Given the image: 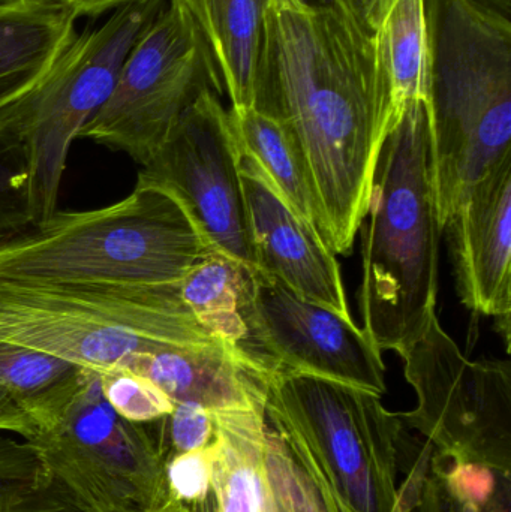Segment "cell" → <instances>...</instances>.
Returning a JSON list of instances; mask_svg holds the SVG:
<instances>
[{
  "label": "cell",
  "mask_w": 511,
  "mask_h": 512,
  "mask_svg": "<svg viewBox=\"0 0 511 512\" xmlns=\"http://www.w3.org/2000/svg\"><path fill=\"white\" fill-rule=\"evenodd\" d=\"M254 107L281 123L302 156L321 239L350 255L392 129L374 32L360 12L270 0Z\"/></svg>",
  "instance_id": "6da1fadb"
},
{
  "label": "cell",
  "mask_w": 511,
  "mask_h": 512,
  "mask_svg": "<svg viewBox=\"0 0 511 512\" xmlns=\"http://www.w3.org/2000/svg\"><path fill=\"white\" fill-rule=\"evenodd\" d=\"M362 330L401 357L437 316L440 221L431 165L428 104L405 110L387 132L359 227Z\"/></svg>",
  "instance_id": "7a4b0ae2"
},
{
  "label": "cell",
  "mask_w": 511,
  "mask_h": 512,
  "mask_svg": "<svg viewBox=\"0 0 511 512\" xmlns=\"http://www.w3.org/2000/svg\"><path fill=\"white\" fill-rule=\"evenodd\" d=\"M429 123L441 230L465 194L511 156V0H423Z\"/></svg>",
  "instance_id": "3957f363"
},
{
  "label": "cell",
  "mask_w": 511,
  "mask_h": 512,
  "mask_svg": "<svg viewBox=\"0 0 511 512\" xmlns=\"http://www.w3.org/2000/svg\"><path fill=\"white\" fill-rule=\"evenodd\" d=\"M266 418L327 512L416 508L426 477L407 465L426 445L410 456L416 442L378 394L305 373H273Z\"/></svg>",
  "instance_id": "277c9868"
},
{
  "label": "cell",
  "mask_w": 511,
  "mask_h": 512,
  "mask_svg": "<svg viewBox=\"0 0 511 512\" xmlns=\"http://www.w3.org/2000/svg\"><path fill=\"white\" fill-rule=\"evenodd\" d=\"M210 248L179 200L135 185L110 206L56 210L0 245V280L164 288L179 286Z\"/></svg>",
  "instance_id": "5b68a950"
},
{
  "label": "cell",
  "mask_w": 511,
  "mask_h": 512,
  "mask_svg": "<svg viewBox=\"0 0 511 512\" xmlns=\"http://www.w3.org/2000/svg\"><path fill=\"white\" fill-rule=\"evenodd\" d=\"M0 340L101 372L141 352L219 339L198 324L179 286L0 280Z\"/></svg>",
  "instance_id": "8992f818"
},
{
  "label": "cell",
  "mask_w": 511,
  "mask_h": 512,
  "mask_svg": "<svg viewBox=\"0 0 511 512\" xmlns=\"http://www.w3.org/2000/svg\"><path fill=\"white\" fill-rule=\"evenodd\" d=\"M167 3L117 6L101 26L75 35L47 74L0 113V131L26 147L33 227L56 212L72 143L105 104L126 57Z\"/></svg>",
  "instance_id": "52a82bcc"
},
{
  "label": "cell",
  "mask_w": 511,
  "mask_h": 512,
  "mask_svg": "<svg viewBox=\"0 0 511 512\" xmlns=\"http://www.w3.org/2000/svg\"><path fill=\"white\" fill-rule=\"evenodd\" d=\"M48 468L95 512H156L171 496L167 454L146 424L123 420L105 400L98 372L77 376L30 414Z\"/></svg>",
  "instance_id": "ba28073f"
},
{
  "label": "cell",
  "mask_w": 511,
  "mask_h": 512,
  "mask_svg": "<svg viewBox=\"0 0 511 512\" xmlns=\"http://www.w3.org/2000/svg\"><path fill=\"white\" fill-rule=\"evenodd\" d=\"M206 90L224 93L209 45L185 6L168 0L78 138L147 164Z\"/></svg>",
  "instance_id": "9c48e42d"
},
{
  "label": "cell",
  "mask_w": 511,
  "mask_h": 512,
  "mask_svg": "<svg viewBox=\"0 0 511 512\" xmlns=\"http://www.w3.org/2000/svg\"><path fill=\"white\" fill-rule=\"evenodd\" d=\"M405 378L417 406L401 412L435 453L453 463L511 472V369L509 361L470 360L432 318L404 354Z\"/></svg>",
  "instance_id": "30bf717a"
},
{
  "label": "cell",
  "mask_w": 511,
  "mask_h": 512,
  "mask_svg": "<svg viewBox=\"0 0 511 512\" xmlns=\"http://www.w3.org/2000/svg\"><path fill=\"white\" fill-rule=\"evenodd\" d=\"M240 152L221 93L206 90L141 165L138 185L170 191L210 251L258 270L239 171Z\"/></svg>",
  "instance_id": "8fae6325"
},
{
  "label": "cell",
  "mask_w": 511,
  "mask_h": 512,
  "mask_svg": "<svg viewBox=\"0 0 511 512\" xmlns=\"http://www.w3.org/2000/svg\"><path fill=\"white\" fill-rule=\"evenodd\" d=\"M249 354L270 376L305 373L383 396V352L354 319L309 303L284 283L252 270L243 306Z\"/></svg>",
  "instance_id": "7c38bea8"
},
{
  "label": "cell",
  "mask_w": 511,
  "mask_h": 512,
  "mask_svg": "<svg viewBox=\"0 0 511 512\" xmlns=\"http://www.w3.org/2000/svg\"><path fill=\"white\" fill-rule=\"evenodd\" d=\"M239 171L258 271L275 277L303 300L353 319L338 259L314 225L291 207L260 165L243 152Z\"/></svg>",
  "instance_id": "4fadbf2b"
},
{
  "label": "cell",
  "mask_w": 511,
  "mask_h": 512,
  "mask_svg": "<svg viewBox=\"0 0 511 512\" xmlns=\"http://www.w3.org/2000/svg\"><path fill=\"white\" fill-rule=\"evenodd\" d=\"M456 289L465 307L511 316V156L462 197L446 228Z\"/></svg>",
  "instance_id": "5bb4252c"
},
{
  "label": "cell",
  "mask_w": 511,
  "mask_h": 512,
  "mask_svg": "<svg viewBox=\"0 0 511 512\" xmlns=\"http://www.w3.org/2000/svg\"><path fill=\"white\" fill-rule=\"evenodd\" d=\"M125 367L146 376L174 403H198L210 411L266 408L269 376L221 340L141 352Z\"/></svg>",
  "instance_id": "9a60e30c"
},
{
  "label": "cell",
  "mask_w": 511,
  "mask_h": 512,
  "mask_svg": "<svg viewBox=\"0 0 511 512\" xmlns=\"http://www.w3.org/2000/svg\"><path fill=\"white\" fill-rule=\"evenodd\" d=\"M212 496L215 512H281L266 460V408L212 411Z\"/></svg>",
  "instance_id": "2e32d148"
},
{
  "label": "cell",
  "mask_w": 511,
  "mask_h": 512,
  "mask_svg": "<svg viewBox=\"0 0 511 512\" xmlns=\"http://www.w3.org/2000/svg\"><path fill=\"white\" fill-rule=\"evenodd\" d=\"M75 21L60 0L0 8V113L47 74L77 35Z\"/></svg>",
  "instance_id": "e0dca14e"
},
{
  "label": "cell",
  "mask_w": 511,
  "mask_h": 512,
  "mask_svg": "<svg viewBox=\"0 0 511 512\" xmlns=\"http://www.w3.org/2000/svg\"><path fill=\"white\" fill-rule=\"evenodd\" d=\"M203 33L230 108L254 107L270 0H179Z\"/></svg>",
  "instance_id": "ac0fdd59"
},
{
  "label": "cell",
  "mask_w": 511,
  "mask_h": 512,
  "mask_svg": "<svg viewBox=\"0 0 511 512\" xmlns=\"http://www.w3.org/2000/svg\"><path fill=\"white\" fill-rule=\"evenodd\" d=\"M372 32L395 128L410 105L429 101L431 50L423 0H393Z\"/></svg>",
  "instance_id": "d6986e66"
},
{
  "label": "cell",
  "mask_w": 511,
  "mask_h": 512,
  "mask_svg": "<svg viewBox=\"0 0 511 512\" xmlns=\"http://www.w3.org/2000/svg\"><path fill=\"white\" fill-rule=\"evenodd\" d=\"M251 271L236 259L210 252L183 277L179 295L201 327L242 352L260 369L249 354L243 315Z\"/></svg>",
  "instance_id": "ffe728a7"
},
{
  "label": "cell",
  "mask_w": 511,
  "mask_h": 512,
  "mask_svg": "<svg viewBox=\"0 0 511 512\" xmlns=\"http://www.w3.org/2000/svg\"><path fill=\"white\" fill-rule=\"evenodd\" d=\"M240 152L251 156L294 210L321 236V215L302 156L288 132L255 107L228 108Z\"/></svg>",
  "instance_id": "44dd1931"
},
{
  "label": "cell",
  "mask_w": 511,
  "mask_h": 512,
  "mask_svg": "<svg viewBox=\"0 0 511 512\" xmlns=\"http://www.w3.org/2000/svg\"><path fill=\"white\" fill-rule=\"evenodd\" d=\"M0 512H95L48 468L33 442L0 438Z\"/></svg>",
  "instance_id": "7402d4cb"
},
{
  "label": "cell",
  "mask_w": 511,
  "mask_h": 512,
  "mask_svg": "<svg viewBox=\"0 0 511 512\" xmlns=\"http://www.w3.org/2000/svg\"><path fill=\"white\" fill-rule=\"evenodd\" d=\"M417 512H510V477L432 453Z\"/></svg>",
  "instance_id": "603a6c76"
},
{
  "label": "cell",
  "mask_w": 511,
  "mask_h": 512,
  "mask_svg": "<svg viewBox=\"0 0 511 512\" xmlns=\"http://www.w3.org/2000/svg\"><path fill=\"white\" fill-rule=\"evenodd\" d=\"M80 369L0 340V388L9 391L27 415L53 400Z\"/></svg>",
  "instance_id": "cb8c5ba5"
},
{
  "label": "cell",
  "mask_w": 511,
  "mask_h": 512,
  "mask_svg": "<svg viewBox=\"0 0 511 512\" xmlns=\"http://www.w3.org/2000/svg\"><path fill=\"white\" fill-rule=\"evenodd\" d=\"M32 227L26 147L14 135L0 131V245Z\"/></svg>",
  "instance_id": "d4e9b609"
},
{
  "label": "cell",
  "mask_w": 511,
  "mask_h": 512,
  "mask_svg": "<svg viewBox=\"0 0 511 512\" xmlns=\"http://www.w3.org/2000/svg\"><path fill=\"white\" fill-rule=\"evenodd\" d=\"M98 375L105 400L129 423H155L173 412V400L140 373L126 367H114L101 370Z\"/></svg>",
  "instance_id": "484cf974"
},
{
  "label": "cell",
  "mask_w": 511,
  "mask_h": 512,
  "mask_svg": "<svg viewBox=\"0 0 511 512\" xmlns=\"http://www.w3.org/2000/svg\"><path fill=\"white\" fill-rule=\"evenodd\" d=\"M267 475L281 512H327L305 472L269 426L264 444Z\"/></svg>",
  "instance_id": "4316f807"
},
{
  "label": "cell",
  "mask_w": 511,
  "mask_h": 512,
  "mask_svg": "<svg viewBox=\"0 0 511 512\" xmlns=\"http://www.w3.org/2000/svg\"><path fill=\"white\" fill-rule=\"evenodd\" d=\"M171 499L188 507L204 504L212 496V453L209 447L170 457L165 465Z\"/></svg>",
  "instance_id": "83f0119b"
},
{
  "label": "cell",
  "mask_w": 511,
  "mask_h": 512,
  "mask_svg": "<svg viewBox=\"0 0 511 512\" xmlns=\"http://www.w3.org/2000/svg\"><path fill=\"white\" fill-rule=\"evenodd\" d=\"M162 423L174 456L209 447L215 435L213 412L198 403H174Z\"/></svg>",
  "instance_id": "f1b7e54d"
},
{
  "label": "cell",
  "mask_w": 511,
  "mask_h": 512,
  "mask_svg": "<svg viewBox=\"0 0 511 512\" xmlns=\"http://www.w3.org/2000/svg\"><path fill=\"white\" fill-rule=\"evenodd\" d=\"M0 430L15 433L27 439L33 432V423L20 403L5 388H0Z\"/></svg>",
  "instance_id": "f546056e"
},
{
  "label": "cell",
  "mask_w": 511,
  "mask_h": 512,
  "mask_svg": "<svg viewBox=\"0 0 511 512\" xmlns=\"http://www.w3.org/2000/svg\"><path fill=\"white\" fill-rule=\"evenodd\" d=\"M78 17H96L129 0H60Z\"/></svg>",
  "instance_id": "4dcf8cb0"
},
{
  "label": "cell",
  "mask_w": 511,
  "mask_h": 512,
  "mask_svg": "<svg viewBox=\"0 0 511 512\" xmlns=\"http://www.w3.org/2000/svg\"><path fill=\"white\" fill-rule=\"evenodd\" d=\"M392 2L393 0H354L360 15H362L365 23L371 27V30L374 24L377 23L378 18L392 5Z\"/></svg>",
  "instance_id": "1f68e13d"
},
{
  "label": "cell",
  "mask_w": 511,
  "mask_h": 512,
  "mask_svg": "<svg viewBox=\"0 0 511 512\" xmlns=\"http://www.w3.org/2000/svg\"><path fill=\"white\" fill-rule=\"evenodd\" d=\"M297 5L305 8L315 9V11H324V9H357L354 0H294Z\"/></svg>",
  "instance_id": "d6a6232c"
},
{
  "label": "cell",
  "mask_w": 511,
  "mask_h": 512,
  "mask_svg": "<svg viewBox=\"0 0 511 512\" xmlns=\"http://www.w3.org/2000/svg\"><path fill=\"white\" fill-rule=\"evenodd\" d=\"M156 512H198L194 508L188 507V505L182 504V502L174 501L170 499L164 507L159 508Z\"/></svg>",
  "instance_id": "836d02e7"
},
{
  "label": "cell",
  "mask_w": 511,
  "mask_h": 512,
  "mask_svg": "<svg viewBox=\"0 0 511 512\" xmlns=\"http://www.w3.org/2000/svg\"><path fill=\"white\" fill-rule=\"evenodd\" d=\"M39 2V0H0V8H12V6L29 5V3Z\"/></svg>",
  "instance_id": "e575fe53"
}]
</instances>
